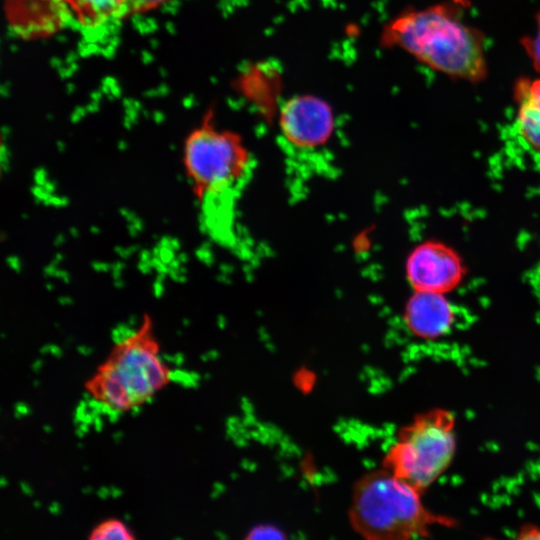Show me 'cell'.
<instances>
[{
	"mask_svg": "<svg viewBox=\"0 0 540 540\" xmlns=\"http://www.w3.org/2000/svg\"><path fill=\"white\" fill-rule=\"evenodd\" d=\"M380 44L455 79L476 84L488 76L485 36L448 3L400 12L384 24Z\"/></svg>",
	"mask_w": 540,
	"mask_h": 540,
	"instance_id": "1",
	"label": "cell"
},
{
	"mask_svg": "<svg viewBox=\"0 0 540 540\" xmlns=\"http://www.w3.org/2000/svg\"><path fill=\"white\" fill-rule=\"evenodd\" d=\"M180 156L193 197L216 214L232 237L235 206L255 166L243 138L237 132L220 127L213 112L208 110L185 136Z\"/></svg>",
	"mask_w": 540,
	"mask_h": 540,
	"instance_id": "2",
	"label": "cell"
},
{
	"mask_svg": "<svg viewBox=\"0 0 540 540\" xmlns=\"http://www.w3.org/2000/svg\"><path fill=\"white\" fill-rule=\"evenodd\" d=\"M422 494L385 467L371 471L354 485L351 525L369 540H405L426 537L435 526L455 524L427 509Z\"/></svg>",
	"mask_w": 540,
	"mask_h": 540,
	"instance_id": "3",
	"label": "cell"
},
{
	"mask_svg": "<svg viewBox=\"0 0 540 540\" xmlns=\"http://www.w3.org/2000/svg\"><path fill=\"white\" fill-rule=\"evenodd\" d=\"M456 450L455 417L435 408L403 426L383 467L424 492L449 467Z\"/></svg>",
	"mask_w": 540,
	"mask_h": 540,
	"instance_id": "4",
	"label": "cell"
},
{
	"mask_svg": "<svg viewBox=\"0 0 540 540\" xmlns=\"http://www.w3.org/2000/svg\"><path fill=\"white\" fill-rule=\"evenodd\" d=\"M280 138L290 161L297 168L304 160L320 154L332 140L336 127L330 103L310 93L283 100L277 111Z\"/></svg>",
	"mask_w": 540,
	"mask_h": 540,
	"instance_id": "5",
	"label": "cell"
},
{
	"mask_svg": "<svg viewBox=\"0 0 540 540\" xmlns=\"http://www.w3.org/2000/svg\"><path fill=\"white\" fill-rule=\"evenodd\" d=\"M66 12L83 28L102 29L174 0H61Z\"/></svg>",
	"mask_w": 540,
	"mask_h": 540,
	"instance_id": "6",
	"label": "cell"
},
{
	"mask_svg": "<svg viewBox=\"0 0 540 540\" xmlns=\"http://www.w3.org/2000/svg\"><path fill=\"white\" fill-rule=\"evenodd\" d=\"M407 274L416 291L437 292L455 282L458 265L454 257L440 246L427 244L411 254Z\"/></svg>",
	"mask_w": 540,
	"mask_h": 540,
	"instance_id": "7",
	"label": "cell"
},
{
	"mask_svg": "<svg viewBox=\"0 0 540 540\" xmlns=\"http://www.w3.org/2000/svg\"><path fill=\"white\" fill-rule=\"evenodd\" d=\"M404 318L414 335L435 339L449 331L454 313L450 304L437 292L416 291L408 301Z\"/></svg>",
	"mask_w": 540,
	"mask_h": 540,
	"instance_id": "8",
	"label": "cell"
},
{
	"mask_svg": "<svg viewBox=\"0 0 540 540\" xmlns=\"http://www.w3.org/2000/svg\"><path fill=\"white\" fill-rule=\"evenodd\" d=\"M517 104L516 128L523 142L540 155V77L519 78L513 89Z\"/></svg>",
	"mask_w": 540,
	"mask_h": 540,
	"instance_id": "9",
	"label": "cell"
},
{
	"mask_svg": "<svg viewBox=\"0 0 540 540\" xmlns=\"http://www.w3.org/2000/svg\"><path fill=\"white\" fill-rule=\"evenodd\" d=\"M98 395L102 400L109 402L114 408L125 410L130 404L127 400V393L117 379L100 377Z\"/></svg>",
	"mask_w": 540,
	"mask_h": 540,
	"instance_id": "10",
	"label": "cell"
},
{
	"mask_svg": "<svg viewBox=\"0 0 540 540\" xmlns=\"http://www.w3.org/2000/svg\"><path fill=\"white\" fill-rule=\"evenodd\" d=\"M129 529L121 522L109 520L102 523L91 534L90 539H133Z\"/></svg>",
	"mask_w": 540,
	"mask_h": 540,
	"instance_id": "11",
	"label": "cell"
},
{
	"mask_svg": "<svg viewBox=\"0 0 540 540\" xmlns=\"http://www.w3.org/2000/svg\"><path fill=\"white\" fill-rule=\"evenodd\" d=\"M531 63L536 72L540 74V9L536 14V27L532 35L521 40Z\"/></svg>",
	"mask_w": 540,
	"mask_h": 540,
	"instance_id": "12",
	"label": "cell"
},
{
	"mask_svg": "<svg viewBox=\"0 0 540 540\" xmlns=\"http://www.w3.org/2000/svg\"><path fill=\"white\" fill-rule=\"evenodd\" d=\"M248 538H261V539H279L284 538L281 531L274 526L260 525L250 531Z\"/></svg>",
	"mask_w": 540,
	"mask_h": 540,
	"instance_id": "13",
	"label": "cell"
},
{
	"mask_svg": "<svg viewBox=\"0 0 540 540\" xmlns=\"http://www.w3.org/2000/svg\"><path fill=\"white\" fill-rule=\"evenodd\" d=\"M519 538L521 539H540V529L537 527L526 526L521 529Z\"/></svg>",
	"mask_w": 540,
	"mask_h": 540,
	"instance_id": "14",
	"label": "cell"
},
{
	"mask_svg": "<svg viewBox=\"0 0 540 540\" xmlns=\"http://www.w3.org/2000/svg\"><path fill=\"white\" fill-rule=\"evenodd\" d=\"M14 409L15 411H18L21 415H28L31 412L30 408L23 402H16L14 404Z\"/></svg>",
	"mask_w": 540,
	"mask_h": 540,
	"instance_id": "15",
	"label": "cell"
},
{
	"mask_svg": "<svg viewBox=\"0 0 540 540\" xmlns=\"http://www.w3.org/2000/svg\"><path fill=\"white\" fill-rule=\"evenodd\" d=\"M96 493L100 499L104 500L110 495V488L106 486H101Z\"/></svg>",
	"mask_w": 540,
	"mask_h": 540,
	"instance_id": "16",
	"label": "cell"
},
{
	"mask_svg": "<svg viewBox=\"0 0 540 540\" xmlns=\"http://www.w3.org/2000/svg\"><path fill=\"white\" fill-rule=\"evenodd\" d=\"M167 380L175 382V383H181L180 377L175 373V370H167L166 372Z\"/></svg>",
	"mask_w": 540,
	"mask_h": 540,
	"instance_id": "17",
	"label": "cell"
},
{
	"mask_svg": "<svg viewBox=\"0 0 540 540\" xmlns=\"http://www.w3.org/2000/svg\"><path fill=\"white\" fill-rule=\"evenodd\" d=\"M48 511L52 515H58L60 513V504L57 501L51 502V504L48 506Z\"/></svg>",
	"mask_w": 540,
	"mask_h": 540,
	"instance_id": "18",
	"label": "cell"
},
{
	"mask_svg": "<svg viewBox=\"0 0 540 540\" xmlns=\"http://www.w3.org/2000/svg\"><path fill=\"white\" fill-rule=\"evenodd\" d=\"M19 486H20V489H21L23 494H25L27 496L33 495L32 489L29 487V485L26 482L20 481Z\"/></svg>",
	"mask_w": 540,
	"mask_h": 540,
	"instance_id": "19",
	"label": "cell"
},
{
	"mask_svg": "<svg viewBox=\"0 0 540 540\" xmlns=\"http://www.w3.org/2000/svg\"><path fill=\"white\" fill-rule=\"evenodd\" d=\"M93 424L96 432H100L102 430L103 423L99 416H96L93 419Z\"/></svg>",
	"mask_w": 540,
	"mask_h": 540,
	"instance_id": "20",
	"label": "cell"
},
{
	"mask_svg": "<svg viewBox=\"0 0 540 540\" xmlns=\"http://www.w3.org/2000/svg\"><path fill=\"white\" fill-rule=\"evenodd\" d=\"M110 496H112L113 498H117L119 497L120 495H122V490L115 487V486H110Z\"/></svg>",
	"mask_w": 540,
	"mask_h": 540,
	"instance_id": "21",
	"label": "cell"
},
{
	"mask_svg": "<svg viewBox=\"0 0 540 540\" xmlns=\"http://www.w3.org/2000/svg\"><path fill=\"white\" fill-rule=\"evenodd\" d=\"M77 351L84 356H88L92 352V348L86 346H78Z\"/></svg>",
	"mask_w": 540,
	"mask_h": 540,
	"instance_id": "22",
	"label": "cell"
},
{
	"mask_svg": "<svg viewBox=\"0 0 540 540\" xmlns=\"http://www.w3.org/2000/svg\"><path fill=\"white\" fill-rule=\"evenodd\" d=\"M175 357V361L174 363L176 364V366H181L182 363L184 362V355L181 353V352H178L174 355Z\"/></svg>",
	"mask_w": 540,
	"mask_h": 540,
	"instance_id": "23",
	"label": "cell"
},
{
	"mask_svg": "<svg viewBox=\"0 0 540 540\" xmlns=\"http://www.w3.org/2000/svg\"><path fill=\"white\" fill-rule=\"evenodd\" d=\"M50 352L57 358H60L62 354L60 348L56 345H50Z\"/></svg>",
	"mask_w": 540,
	"mask_h": 540,
	"instance_id": "24",
	"label": "cell"
},
{
	"mask_svg": "<svg viewBox=\"0 0 540 540\" xmlns=\"http://www.w3.org/2000/svg\"><path fill=\"white\" fill-rule=\"evenodd\" d=\"M41 366H42V360L41 359H36L32 363L31 368H32L33 372L38 373Z\"/></svg>",
	"mask_w": 540,
	"mask_h": 540,
	"instance_id": "25",
	"label": "cell"
},
{
	"mask_svg": "<svg viewBox=\"0 0 540 540\" xmlns=\"http://www.w3.org/2000/svg\"><path fill=\"white\" fill-rule=\"evenodd\" d=\"M122 436H123V433L121 431H116L112 434V438L116 444L120 442V439L122 438Z\"/></svg>",
	"mask_w": 540,
	"mask_h": 540,
	"instance_id": "26",
	"label": "cell"
},
{
	"mask_svg": "<svg viewBox=\"0 0 540 540\" xmlns=\"http://www.w3.org/2000/svg\"><path fill=\"white\" fill-rule=\"evenodd\" d=\"M82 422L86 423V424H91L93 423V417L90 413H85L84 417H83V420Z\"/></svg>",
	"mask_w": 540,
	"mask_h": 540,
	"instance_id": "27",
	"label": "cell"
},
{
	"mask_svg": "<svg viewBox=\"0 0 540 540\" xmlns=\"http://www.w3.org/2000/svg\"><path fill=\"white\" fill-rule=\"evenodd\" d=\"M140 413V406L138 404H134L131 406V415L136 416Z\"/></svg>",
	"mask_w": 540,
	"mask_h": 540,
	"instance_id": "28",
	"label": "cell"
},
{
	"mask_svg": "<svg viewBox=\"0 0 540 540\" xmlns=\"http://www.w3.org/2000/svg\"><path fill=\"white\" fill-rule=\"evenodd\" d=\"M99 400H97L96 398H90L87 403H88V407L93 409L97 406Z\"/></svg>",
	"mask_w": 540,
	"mask_h": 540,
	"instance_id": "29",
	"label": "cell"
},
{
	"mask_svg": "<svg viewBox=\"0 0 540 540\" xmlns=\"http://www.w3.org/2000/svg\"><path fill=\"white\" fill-rule=\"evenodd\" d=\"M162 357L165 361H168V362H173L175 361V357L172 356V355H169V354H166V353H163L162 354Z\"/></svg>",
	"mask_w": 540,
	"mask_h": 540,
	"instance_id": "30",
	"label": "cell"
},
{
	"mask_svg": "<svg viewBox=\"0 0 540 540\" xmlns=\"http://www.w3.org/2000/svg\"><path fill=\"white\" fill-rule=\"evenodd\" d=\"M88 426V424L81 422L77 427H79L84 433H86L89 430Z\"/></svg>",
	"mask_w": 540,
	"mask_h": 540,
	"instance_id": "31",
	"label": "cell"
},
{
	"mask_svg": "<svg viewBox=\"0 0 540 540\" xmlns=\"http://www.w3.org/2000/svg\"><path fill=\"white\" fill-rule=\"evenodd\" d=\"M48 351H50V345H44L42 348H40V353L45 354Z\"/></svg>",
	"mask_w": 540,
	"mask_h": 540,
	"instance_id": "32",
	"label": "cell"
},
{
	"mask_svg": "<svg viewBox=\"0 0 540 540\" xmlns=\"http://www.w3.org/2000/svg\"><path fill=\"white\" fill-rule=\"evenodd\" d=\"M75 434L78 438H82L84 435V432L79 427H77L75 430Z\"/></svg>",
	"mask_w": 540,
	"mask_h": 540,
	"instance_id": "33",
	"label": "cell"
},
{
	"mask_svg": "<svg viewBox=\"0 0 540 540\" xmlns=\"http://www.w3.org/2000/svg\"><path fill=\"white\" fill-rule=\"evenodd\" d=\"M7 484H8V482H7V480L5 479V477H4V476H1V477H0V486H1V487H5V486H7Z\"/></svg>",
	"mask_w": 540,
	"mask_h": 540,
	"instance_id": "34",
	"label": "cell"
},
{
	"mask_svg": "<svg viewBox=\"0 0 540 540\" xmlns=\"http://www.w3.org/2000/svg\"><path fill=\"white\" fill-rule=\"evenodd\" d=\"M91 492H92V488L89 487V486H86V487L82 488V493L85 494V495L89 494Z\"/></svg>",
	"mask_w": 540,
	"mask_h": 540,
	"instance_id": "35",
	"label": "cell"
},
{
	"mask_svg": "<svg viewBox=\"0 0 540 540\" xmlns=\"http://www.w3.org/2000/svg\"><path fill=\"white\" fill-rule=\"evenodd\" d=\"M155 358H156V360H157L159 363L163 364V360H164V359H163V357H162V354L160 355V354H158V353L156 352V353H155Z\"/></svg>",
	"mask_w": 540,
	"mask_h": 540,
	"instance_id": "36",
	"label": "cell"
},
{
	"mask_svg": "<svg viewBox=\"0 0 540 540\" xmlns=\"http://www.w3.org/2000/svg\"><path fill=\"white\" fill-rule=\"evenodd\" d=\"M147 404H152L154 402V399L151 395H148L145 400H144Z\"/></svg>",
	"mask_w": 540,
	"mask_h": 540,
	"instance_id": "37",
	"label": "cell"
},
{
	"mask_svg": "<svg viewBox=\"0 0 540 540\" xmlns=\"http://www.w3.org/2000/svg\"><path fill=\"white\" fill-rule=\"evenodd\" d=\"M82 396H83V399H85L87 401L91 398V395H90V393L88 391L83 392Z\"/></svg>",
	"mask_w": 540,
	"mask_h": 540,
	"instance_id": "38",
	"label": "cell"
},
{
	"mask_svg": "<svg viewBox=\"0 0 540 540\" xmlns=\"http://www.w3.org/2000/svg\"><path fill=\"white\" fill-rule=\"evenodd\" d=\"M190 374L194 380H197V381L199 380L200 376L196 372H190Z\"/></svg>",
	"mask_w": 540,
	"mask_h": 540,
	"instance_id": "39",
	"label": "cell"
},
{
	"mask_svg": "<svg viewBox=\"0 0 540 540\" xmlns=\"http://www.w3.org/2000/svg\"><path fill=\"white\" fill-rule=\"evenodd\" d=\"M43 430H44L46 433H49V432H51L52 429H51V426H50V425L45 424V425L43 426Z\"/></svg>",
	"mask_w": 540,
	"mask_h": 540,
	"instance_id": "40",
	"label": "cell"
},
{
	"mask_svg": "<svg viewBox=\"0 0 540 540\" xmlns=\"http://www.w3.org/2000/svg\"><path fill=\"white\" fill-rule=\"evenodd\" d=\"M33 507H34L35 509H39V508L41 507V503H40L38 500H35V501L33 502Z\"/></svg>",
	"mask_w": 540,
	"mask_h": 540,
	"instance_id": "41",
	"label": "cell"
},
{
	"mask_svg": "<svg viewBox=\"0 0 540 540\" xmlns=\"http://www.w3.org/2000/svg\"><path fill=\"white\" fill-rule=\"evenodd\" d=\"M39 384H40V382H39L38 379H35V380H33V382H32V385H33L35 388L38 387Z\"/></svg>",
	"mask_w": 540,
	"mask_h": 540,
	"instance_id": "42",
	"label": "cell"
},
{
	"mask_svg": "<svg viewBox=\"0 0 540 540\" xmlns=\"http://www.w3.org/2000/svg\"><path fill=\"white\" fill-rule=\"evenodd\" d=\"M14 417L16 419H19L21 417V414L18 411H14Z\"/></svg>",
	"mask_w": 540,
	"mask_h": 540,
	"instance_id": "43",
	"label": "cell"
},
{
	"mask_svg": "<svg viewBox=\"0 0 540 540\" xmlns=\"http://www.w3.org/2000/svg\"><path fill=\"white\" fill-rule=\"evenodd\" d=\"M130 518H131V516H130L129 513H125V514H124V519H125L126 521H129Z\"/></svg>",
	"mask_w": 540,
	"mask_h": 540,
	"instance_id": "44",
	"label": "cell"
},
{
	"mask_svg": "<svg viewBox=\"0 0 540 540\" xmlns=\"http://www.w3.org/2000/svg\"><path fill=\"white\" fill-rule=\"evenodd\" d=\"M200 358H201L203 361H206V360L208 359V357L205 356V355L200 356Z\"/></svg>",
	"mask_w": 540,
	"mask_h": 540,
	"instance_id": "45",
	"label": "cell"
},
{
	"mask_svg": "<svg viewBox=\"0 0 540 540\" xmlns=\"http://www.w3.org/2000/svg\"><path fill=\"white\" fill-rule=\"evenodd\" d=\"M83 470L84 471H88L89 470V467L87 465H83Z\"/></svg>",
	"mask_w": 540,
	"mask_h": 540,
	"instance_id": "46",
	"label": "cell"
},
{
	"mask_svg": "<svg viewBox=\"0 0 540 540\" xmlns=\"http://www.w3.org/2000/svg\"><path fill=\"white\" fill-rule=\"evenodd\" d=\"M77 447H78V448H82V447H83L82 443H78V444H77Z\"/></svg>",
	"mask_w": 540,
	"mask_h": 540,
	"instance_id": "47",
	"label": "cell"
},
{
	"mask_svg": "<svg viewBox=\"0 0 540 540\" xmlns=\"http://www.w3.org/2000/svg\"><path fill=\"white\" fill-rule=\"evenodd\" d=\"M173 539L174 540H181L182 538L181 537H174Z\"/></svg>",
	"mask_w": 540,
	"mask_h": 540,
	"instance_id": "48",
	"label": "cell"
},
{
	"mask_svg": "<svg viewBox=\"0 0 540 540\" xmlns=\"http://www.w3.org/2000/svg\"><path fill=\"white\" fill-rule=\"evenodd\" d=\"M196 429H197V430H200V429H201V427H200V426H196Z\"/></svg>",
	"mask_w": 540,
	"mask_h": 540,
	"instance_id": "49",
	"label": "cell"
}]
</instances>
